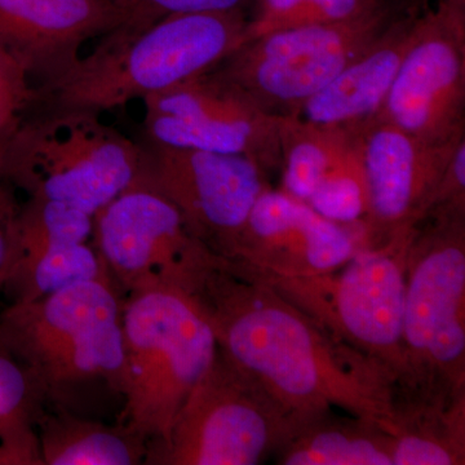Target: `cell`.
Instances as JSON below:
<instances>
[{
	"mask_svg": "<svg viewBox=\"0 0 465 465\" xmlns=\"http://www.w3.org/2000/svg\"><path fill=\"white\" fill-rule=\"evenodd\" d=\"M189 298L219 351L293 415L341 409L391 433L399 391L390 372L333 338L249 268L220 256Z\"/></svg>",
	"mask_w": 465,
	"mask_h": 465,
	"instance_id": "6da1fadb",
	"label": "cell"
},
{
	"mask_svg": "<svg viewBox=\"0 0 465 465\" xmlns=\"http://www.w3.org/2000/svg\"><path fill=\"white\" fill-rule=\"evenodd\" d=\"M405 275L399 402L465 399V213L436 211L416 226Z\"/></svg>",
	"mask_w": 465,
	"mask_h": 465,
	"instance_id": "7a4b0ae2",
	"label": "cell"
},
{
	"mask_svg": "<svg viewBox=\"0 0 465 465\" xmlns=\"http://www.w3.org/2000/svg\"><path fill=\"white\" fill-rule=\"evenodd\" d=\"M124 406L121 427L152 450L167 442L195 385L219 351L192 298L176 290L128 293L122 304Z\"/></svg>",
	"mask_w": 465,
	"mask_h": 465,
	"instance_id": "3957f363",
	"label": "cell"
},
{
	"mask_svg": "<svg viewBox=\"0 0 465 465\" xmlns=\"http://www.w3.org/2000/svg\"><path fill=\"white\" fill-rule=\"evenodd\" d=\"M244 12L171 15L56 76L60 110L101 112L215 69L244 42Z\"/></svg>",
	"mask_w": 465,
	"mask_h": 465,
	"instance_id": "277c9868",
	"label": "cell"
},
{
	"mask_svg": "<svg viewBox=\"0 0 465 465\" xmlns=\"http://www.w3.org/2000/svg\"><path fill=\"white\" fill-rule=\"evenodd\" d=\"M7 324L42 397L65 405L70 394L92 384L124 396L122 302L112 278L17 302Z\"/></svg>",
	"mask_w": 465,
	"mask_h": 465,
	"instance_id": "5b68a950",
	"label": "cell"
},
{
	"mask_svg": "<svg viewBox=\"0 0 465 465\" xmlns=\"http://www.w3.org/2000/svg\"><path fill=\"white\" fill-rule=\"evenodd\" d=\"M411 235L379 247H361L347 262L323 273L284 277L244 266L333 338L384 367L400 391L406 374L403 312Z\"/></svg>",
	"mask_w": 465,
	"mask_h": 465,
	"instance_id": "8992f818",
	"label": "cell"
},
{
	"mask_svg": "<svg viewBox=\"0 0 465 465\" xmlns=\"http://www.w3.org/2000/svg\"><path fill=\"white\" fill-rule=\"evenodd\" d=\"M411 9L391 2L356 20L264 34L241 45L216 70L266 114L295 116Z\"/></svg>",
	"mask_w": 465,
	"mask_h": 465,
	"instance_id": "52a82bcc",
	"label": "cell"
},
{
	"mask_svg": "<svg viewBox=\"0 0 465 465\" xmlns=\"http://www.w3.org/2000/svg\"><path fill=\"white\" fill-rule=\"evenodd\" d=\"M3 163L33 200L60 201L94 217L143 173L140 150L96 113L60 110L5 146Z\"/></svg>",
	"mask_w": 465,
	"mask_h": 465,
	"instance_id": "ba28073f",
	"label": "cell"
},
{
	"mask_svg": "<svg viewBox=\"0 0 465 465\" xmlns=\"http://www.w3.org/2000/svg\"><path fill=\"white\" fill-rule=\"evenodd\" d=\"M304 419L217 351L180 410L164 445L146 463L256 465L274 457Z\"/></svg>",
	"mask_w": 465,
	"mask_h": 465,
	"instance_id": "9c48e42d",
	"label": "cell"
},
{
	"mask_svg": "<svg viewBox=\"0 0 465 465\" xmlns=\"http://www.w3.org/2000/svg\"><path fill=\"white\" fill-rule=\"evenodd\" d=\"M94 220L97 252L128 293L176 290L191 296L222 256L193 237L179 210L143 174Z\"/></svg>",
	"mask_w": 465,
	"mask_h": 465,
	"instance_id": "30bf717a",
	"label": "cell"
},
{
	"mask_svg": "<svg viewBox=\"0 0 465 465\" xmlns=\"http://www.w3.org/2000/svg\"><path fill=\"white\" fill-rule=\"evenodd\" d=\"M155 146L238 154L280 168L283 116L266 114L215 69L143 97Z\"/></svg>",
	"mask_w": 465,
	"mask_h": 465,
	"instance_id": "8fae6325",
	"label": "cell"
},
{
	"mask_svg": "<svg viewBox=\"0 0 465 465\" xmlns=\"http://www.w3.org/2000/svg\"><path fill=\"white\" fill-rule=\"evenodd\" d=\"M378 116L430 145L465 139V9L440 0L420 12Z\"/></svg>",
	"mask_w": 465,
	"mask_h": 465,
	"instance_id": "7c38bea8",
	"label": "cell"
},
{
	"mask_svg": "<svg viewBox=\"0 0 465 465\" xmlns=\"http://www.w3.org/2000/svg\"><path fill=\"white\" fill-rule=\"evenodd\" d=\"M351 131L366 188L362 247L407 240L428 216L459 143L430 145L375 116ZM465 140V139H464Z\"/></svg>",
	"mask_w": 465,
	"mask_h": 465,
	"instance_id": "4fadbf2b",
	"label": "cell"
},
{
	"mask_svg": "<svg viewBox=\"0 0 465 465\" xmlns=\"http://www.w3.org/2000/svg\"><path fill=\"white\" fill-rule=\"evenodd\" d=\"M264 173L244 155L155 146L150 170L142 174L179 210L193 237L229 258L268 188Z\"/></svg>",
	"mask_w": 465,
	"mask_h": 465,
	"instance_id": "5bb4252c",
	"label": "cell"
},
{
	"mask_svg": "<svg viewBox=\"0 0 465 465\" xmlns=\"http://www.w3.org/2000/svg\"><path fill=\"white\" fill-rule=\"evenodd\" d=\"M361 247L357 225L336 224L305 202L266 188L226 259L260 273L298 277L331 271Z\"/></svg>",
	"mask_w": 465,
	"mask_h": 465,
	"instance_id": "9a60e30c",
	"label": "cell"
},
{
	"mask_svg": "<svg viewBox=\"0 0 465 465\" xmlns=\"http://www.w3.org/2000/svg\"><path fill=\"white\" fill-rule=\"evenodd\" d=\"M116 25L112 0H0V43L56 76L75 63L82 42Z\"/></svg>",
	"mask_w": 465,
	"mask_h": 465,
	"instance_id": "2e32d148",
	"label": "cell"
},
{
	"mask_svg": "<svg viewBox=\"0 0 465 465\" xmlns=\"http://www.w3.org/2000/svg\"><path fill=\"white\" fill-rule=\"evenodd\" d=\"M423 9L402 15L366 54L312 96L296 118L320 127L349 131L378 116L414 42Z\"/></svg>",
	"mask_w": 465,
	"mask_h": 465,
	"instance_id": "e0dca14e",
	"label": "cell"
},
{
	"mask_svg": "<svg viewBox=\"0 0 465 465\" xmlns=\"http://www.w3.org/2000/svg\"><path fill=\"white\" fill-rule=\"evenodd\" d=\"M393 445L384 425L331 410L304 419L274 459L281 465H393Z\"/></svg>",
	"mask_w": 465,
	"mask_h": 465,
	"instance_id": "ac0fdd59",
	"label": "cell"
},
{
	"mask_svg": "<svg viewBox=\"0 0 465 465\" xmlns=\"http://www.w3.org/2000/svg\"><path fill=\"white\" fill-rule=\"evenodd\" d=\"M39 452L45 465H134L148 457V445L119 425L110 428L61 409L39 418Z\"/></svg>",
	"mask_w": 465,
	"mask_h": 465,
	"instance_id": "d6986e66",
	"label": "cell"
},
{
	"mask_svg": "<svg viewBox=\"0 0 465 465\" xmlns=\"http://www.w3.org/2000/svg\"><path fill=\"white\" fill-rule=\"evenodd\" d=\"M391 436L393 465L465 464V399L399 403Z\"/></svg>",
	"mask_w": 465,
	"mask_h": 465,
	"instance_id": "ffe728a7",
	"label": "cell"
},
{
	"mask_svg": "<svg viewBox=\"0 0 465 465\" xmlns=\"http://www.w3.org/2000/svg\"><path fill=\"white\" fill-rule=\"evenodd\" d=\"M283 192L307 202L318 183L356 157L351 131L324 128L296 116H283L280 125Z\"/></svg>",
	"mask_w": 465,
	"mask_h": 465,
	"instance_id": "44dd1931",
	"label": "cell"
},
{
	"mask_svg": "<svg viewBox=\"0 0 465 465\" xmlns=\"http://www.w3.org/2000/svg\"><path fill=\"white\" fill-rule=\"evenodd\" d=\"M391 2L393 0H253L243 43L291 27L356 20Z\"/></svg>",
	"mask_w": 465,
	"mask_h": 465,
	"instance_id": "7402d4cb",
	"label": "cell"
},
{
	"mask_svg": "<svg viewBox=\"0 0 465 465\" xmlns=\"http://www.w3.org/2000/svg\"><path fill=\"white\" fill-rule=\"evenodd\" d=\"M92 231L94 217L81 208L65 202L33 200L16 224L15 266L56 247L87 243Z\"/></svg>",
	"mask_w": 465,
	"mask_h": 465,
	"instance_id": "603a6c76",
	"label": "cell"
},
{
	"mask_svg": "<svg viewBox=\"0 0 465 465\" xmlns=\"http://www.w3.org/2000/svg\"><path fill=\"white\" fill-rule=\"evenodd\" d=\"M14 272L23 283L18 302H33L74 284L110 277L99 252L87 243L45 251L15 266Z\"/></svg>",
	"mask_w": 465,
	"mask_h": 465,
	"instance_id": "cb8c5ba5",
	"label": "cell"
},
{
	"mask_svg": "<svg viewBox=\"0 0 465 465\" xmlns=\"http://www.w3.org/2000/svg\"><path fill=\"white\" fill-rule=\"evenodd\" d=\"M118 12V25L109 33L103 47L142 33L162 18L180 14L244 12L249 15L253 0H112Z\"/></svg>",
	"mask_w": 465,
	"mask_h": 465,
	"instance_id": "d4e9b609",
	"label": "cell"
},
{
	"mask_svg": "<svg viewBox=\"0 0 465 465\" xmlns=\"http://www.w3.org/2000/svg\"><path fill=\"white\" fill-rule=\"evenodd\" d=\"M305 203L336 224L354 226L362 222L366 188L358 150L356 157L323 177Z\"/></svg>",
	"mask_w": 465,
	"mask_h": 465,
	"instance_id": "484cf974",
	"label": "cell"
},
{
	"mask_svg": "<svg viewBox=\"0 0 465 465\" xmlns=\"http://www.w3.org/2000/svg\"><path fill=\"white\" fill-rule=\"evenodd\" d=\"M34 393L41 394V391L26 370L0 354V423L23 432H32L26 420L32 411Z\"/></svg>",
	"mask_w": 465,
	"mask_h": 465,
	"instance_id": "4316f807",
	"label": "cell"
},
{
	"mask_svg": "<svg viewBox=\"0 0 465 465\" xmlns=\"http://www.w3.org/2000/svg\"><path fill=\"white\" fill-rule=\"evenodd\" d=\"M434 211L465 213V140L450 159L428 215Z\"/></svg>",
	"mask_w": 465,
	"mask_h": 465,
	"instance_id": "83f0119b",
	"label": "cell"
},
{
	"mask_svg": "<svg viewBox=\"0 0 465 465\" xmlns=\"http://www.w3.org/2000/svg\"><path fill=\"white\" fill-rule=\"evenodd\" d=\"M30 67L17 54L0 43V90L24 87L27 84Z\"/></svg>",
	"mask_w": 465,
	"mask_h": 465,
	"instance_id": "f1b7e54d",
	"label": "cell"
},
{
	"mask_svg": "<svg viewBox=\"0 0 465 465\" xmlns=\"http://www.w3.org/2000/svg\"><path fill=\"white\" fill-rule=\"evenodd\" d=\"M16 255V225L12 231H5L0 216V281L9 271L14 272Z\"/></svg>",
	"mask_w": 465,
	"mask_h": 465,
	"instance_id": "f546056e",
	"label": "cell"
},
{
	"mask_svg": "<svg viewBox=\"0 0 465 465\" xmlns=\"http://www.w3.org/2000/svg\"><path fill=\"white\" fill-rule=\"evenodd\" d=\"M401 5H405L407 8H425L427 7L428 0H393Z\"/></svg>",
	"mask_w": 465,
	"mask_h": 465,
	"instance_id": "4dcf8cb0",
	"label": "cell"
},
{
	"mask_svg": "<svg viewBox=\"0 0 465 465\" xmlns=\"http://www.w3.org/2000/svg\"><path fill=\"white\" fill-rule=\"evenodd\" d=\"M446 2L455 5V7L465 9V0H446Z\"/></svg>",
	"mask_w": 465,
	"mask_h": 465,
	"instance_id": "1f68e13d",
	"label": "cell"
},
{
	"mask_svg": "<svg viewBox=\"0 0 465 465\" xmlns=\"http://www.w3.org/2000/svg\"><path fill=\"white\" fill-rule=\"evenodd\" d=\"M0 424H2V423H0Z\"/></svg>",
	"mask_w": 465,
	"mask_h": 465,
	"instance_id": "d6a6232c",
	"label": "cell"
}]
</instances>
